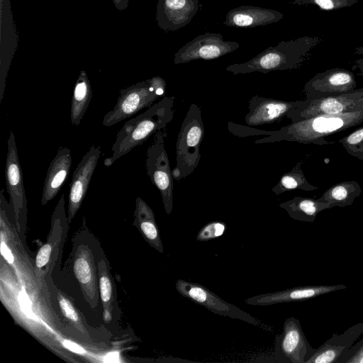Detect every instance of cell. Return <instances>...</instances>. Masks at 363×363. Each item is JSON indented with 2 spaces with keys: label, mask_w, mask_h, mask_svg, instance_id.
<instances>
[{
  "label": "cell",
  "mask_w": 363,
  "mask_h": 363,
  "mask_svg": "<svg viewBox=\"0 0 363 363\" xmlns=\"http://www.w3.org/2000/svg\"><path fill=\"white\" fill-rule=\"evenodd\" d=\"M363 122V110L356 112L320 114L274 130L272 135L255 140V144L281 141L318 145H330L325 137L347 130Z\"/></svg>",
  "instance_id": "1"
},
{
  "label": "cell",
  "mask_w": 363,
  "mask_h": 363,
  "mask_svg": "<svg viewBox=\"0 0 363 363\" xmlns=\"http://www.w3.org/2000/svg\"><path fill=\"white\" fill-rule=\"evenodd\" d=\"M174 96H164L145 112L125 122L118 131L111 151L104 164L111 166L118 159L167 127L174 117Z\"/></svg>",
  "instance_id": "2"
},
{
  "label": "cell",
  "mask_w": 363,
  "mask_h": 363,
  "mask_svg": "<svg viewBox=\"0 0 363 363\" xmlns=\"http://www.w3.org/2000/svg\"><path fill=\"white\" fill-rule=\"evenodd\" d=\"M322 41L323 39L318 36L282 40L276 46L268 47L249 61L230 65L225 69L233 74H239L255 72L266 74L276 70L298 69Z\"/></svg>",
  "instance_id": "3"
},
{
  "label": "cell",
  "mask_w": 363,
  "mask_h": 363,
  "mask_svg": "<svg viewBox=\"0 0 363 363\" xmlns=\"http://www.w3.org/2000/svg\"><path fill=\"white\" fill-rule=\"evenodd\" d=\"M204 136V125L200 107L191 104L182 123L176 143V167L172 170L177 181L190 175L197 167L200 147Z\"/></svg>",
  "instance_id": "4"
},
{
  "label": "cell",
  "mask_w": 363,
  "mask_h": 363,
  "mask_svg": "<svg viewBox=\"0 0 363 363\" xmlns=\"http://www.w3.org/2000/svg\"><path fill=\"white\" fill-rule=\"evenodd\" d=\"M166 88L165 80L156 76L122 89L116 105L104 116L102 124L106 127L113 125L150 108L157 100L164 97Z\"/></svg>",
  "instance_id": "5"
},
{
  "label": "cell",
  "mask_w": 363,
  "mask_h": 363,
  "mask_svg": "<svg viewBox=\"0 0 363 363\" xmlns=\"http://www.w3.org/2000/svg\"><path fill=\"white\" fill-rule=\"evenodd\" d=\"M175 287L181 296L187 298L197 305L205 307L215 314L238 319L264 330L273 332V328L270 325L252 316L236 306L225 301L200 284L179 279L176 281Z\"/></svg>",
  "instance_id": "6"
},
{
  "label": "cell",
  "mask_w": 363,
  "mask_h": 363,
  "mask_svg": "<svg viewBox=\"0 0 363 363\" xmlns=\"http://www.w3.org/2000/svg\"><path fill=\"white\" fill-rule=\"evenodd\" d=\"M166 128L155 133L153 142L146 152L145 168L152 183L160 191L165 212L173 209V177L169 157L164 147Z\"/></svg>",
  "instance_id": "7"
},
{
  "label": "cell",
  "mask_w": 363,
  "mask_h": 363,
  "mask_svg": "<svg viewBox=\"0 0 363 363\" xmlns=\"http://www.w3.org/2000/svg\"><path fill=\"white\" fill-rule=\"evenodd\" d=\"M363 110V87L333 96L319 99H306L299 107L286 117L291 123L320 114H337Z\"/></svg>",
  "instance_id": "8"
},
{
  "label": "cell",
  "mask_w": 363,
  "mask_h": 363,
  "mask_svg": "<svg viewBox=\"0 0 363 363\" xmlns=\"http://www.w3.org/2000/svg\"><path fill=\"white\" fill-rule=\"evenodd\" d=\"M315 350L305 336L300 321L295 317L286 318L281 333L275 337V361L279 363H306Z\"/></svg>",
  "instance_id": "9"
},
{
  "label": "cell",
  "mask_w": 363,
  "mask_h": 363,
  "mask_svg": "<svg viewBox=\"0 0 363 363\" xmlns=\"http://www.w3.org/2000/svg\"><path fill=\"white\" fill-rule=\"evenodd\" d=\"M235 41L225 40L220 33H205L183 45L174 54L175 65L196 60H210L235 51L240 47Z\"/></svg>",
  "instance_id": "10"
},
{
  "label": "cell",
  "mask_w": 363,
  "mask_h": 363,
  "mask_svg": "<svg viewBox=\"0 0 363 363\" xmlns=\"http://www.w3.org/2000/svg\"><path fill=\"white\" fill-rule=\"evenodd\" d=\"M357 82L351 71L333 68L317 73L303 87L306 99H319L337 96L355 89Z\"/></svg>",
  "instance_id": "11"
},
{
  "label": "cell",
  "mask_w": 363,
  "mask_h": 363,
  "mask_svg": "<svg viewBox=\"0 0 363 363\" xmlns=\"http://www.w3.org/2000/svg\"><path fill=\"white\" fill-rule=\"evenodd\" d=\"M101 152L99 145H92L83 156L74 171L69 185L68 198L69 220L74 218L85 198Z\"/></svg>",
  "instance_id": "12"
},
{
  "label": "cell",
  "mask_w": 363,
  "mask_h": 363,
  "mask_svg": "<svg viewBox=\"0 0 363 363\" xmlns=\"http://www.w3.org/2000/svg\"><path fill=\"white\" fill-rule=\"evenodd\" d=\"M0 103H1L8 72L18 48V37L13 18L10 0H0Z\"/></svg>",
  "instance_id": "13"
},
{
  "label": "cell",
  "mask_w": 363,
  "mask_h": 363,
  "mask_svg": "<svg viewBox=\"0 0 363 363\" xmlns=\"http://www.w3.org/2000/svg\"><path fill=\"white\" fill-rule=\"evenodd\" d=\"M346 288L347 286L342 284L296 286L275 292L256 295L246 298L245 302L251 306H267L283 303L303 301Z\"/></svg>",
  "instance_id": "14"
},
{
  "label": "cell",
  "mask_w": 363,
  "mask_h": 363,
  "mask_svg": "<svg viewBox=\"0 0 363 363\" xmlns=\"http://www.w3.org/2000/svg\"><path fill=\"white\" fill-rule=\"evenodd\" d=\"M304 102L305 99L286 101L255 95L249 101V112L245 115V122L250 126L272 123Z\"/></svg>",
  "instance_id": "15"
},
{
  "label": "cell",
  "mask_w": 363,
  "mask_h": 363,
  "mask_svg": "<svg viewBox=\"0 0 363 363\" xmlns=\"http://www.w3.org/2000/svg\"><path fill=\"white\" fill-rule=\"evenodd\" d=\"M199 8V0H158L157 25L164 31L177 30L190 23Z\"/></svg>",
  "instance_id": "16"
},
{
  "label": "cell",
  "mask_w": 363,
  "mask_h": 363,
  "mask_svg": "<svg viewBox=\"0 0 363 363\" xmlns=\"http://www.w3.org/2000/svg\"><path fill=\"white\" fill-rule=\"evenodd\" d=\"M8 152L6 160L5 177L7 191L15 212L18 217L26 206V199L22 169L13 133L10 131L8 140Z\"/></svg>",
  "instance_id": "17"
},
{
  "label": "cell",
  "mask_w": 363,
  "mask_h": 363,
  "mask_svg": "<svg viewBox=\"0 0 363 363\" xmlns=\"http://www.w3.org/2000/svg\"><path fill=\"white\" fill-rule=\"evenodd\" d=\"M362 333L363 323H359L340 335L333 334L330 339L315 348L306 363H337L340 355L347 351Z\"/></svg>",
  "instance_id": "18"
},
{
  "label": "cell",
  "mask_w": 363,
  "mask_h": 363,
  "mask_svg": "<svg viewBox=\"0 0 363 363\" xmlns=\"http://www.w3.org/2000/svg\"><path fill=\"white\" fill-rule=\"evenodd\" d=\"M283 17V13L276 10L240 6L228 12L223 24L229 27L255 28L277 23Z\"/></svg>",
  "instance_id": "19"
},
{
  "label": "cell",
  "mask_w": 363,
  "mask_h": 363,
  "mask_svg": "<svg viewBox=\"0 0 363 363\" xmlns=\"http://www.w3.org/2000/svg\"><path fill=\"white\" fill-rule=\"evenodd\" d=\"M72 165V155L69 148L60 147L50 162L44 181L41 203L46 204L62 189L69 175Z\"/></svg>",
  "instance_id": "20"
},
{
  "label": "cell",
  "mask_w": 363,
  "mask_h": 363,
  "mask_svg": "<svg viewBox=\"0 0 363 363\" xmlns=\"http://www.w3.org/2000/svg\"><path fill=\"white\" fill-rule=\"evenodd\" d=\"M279 207L284 209L291 218L308 223H313L321 211L333 208L328 203L301 196H295L282 202L279 204Z\"/></svg>",
  "instance_id": "21"
},
{
  "label": "cell",
  "mask_w": 363,
  "mask_h": 363,
  "mask_svg": "<svg viewBox=\"0 0 363 363\" xmlns=\"http://www.w3.org/2000/svg\"><path fill=\"white\" fill-rule=\"evenodd\" d=\"M92 89L86 72L82 70L74 84L70 108L71 123L80 124L92 99Z\"/></svg>",
  "instance_id": "22"
},
{
  "label": "cell",
  "mask_w": 363,
  "mask_h": 363,
  "mask_svg": "<svg viewBox=\"0 0 363 363\" xmlns=\"http://www.w3.org/2000/svg\"><path fill=\"white\" fill-rule=\"evenodd\" d=\"M135 203V220L140 229L150 244L162 253L163 246L152 210L140 197L136 198Z\"/></svg>",
  "instance_id": "23"
},
{
  "label": "cell",
  "mask_w": 363,
  "mask_h": 363,
  "mask_svg": "<svg viewBox=\"0 0 363 363\" xmlns=\"http://www.w3.org/2000/svg\"><path fill=\"white\" fill-rule=\"evenodd\" d=\"M361 194V186L357 182L345 181L331 186L318 200L333 207H345L352 205Z\"/></svg>",
  "instance_id": "24"
},
{
  "label": "cell",
  "mask_w": 363,
  "mask_h": 363,
  "mask_svg": "<svg viewBox=\"0 0 363 363\" xmlns=\"http://www.w3.org/2000/svg\"><path fill=\"white\" fill-rule=\"evenodd\" d=\"M318 188V186L308 182L301 168V163L298 162L290 172L281 176L277 184L272 189V191L276 195H279L287 191L294 189L312 191Z\"/></svg>",
  "instance_id": "25"
},
{
  "label": "cell",
  "mask_w": 363,
  "mask_h": 363,
  "mask_svg": "<svg viewBox=\"0 0 363 363\" xmlns=\"http://www.w3.org/2000/svg\"><path fill=\"white\" fill-rule=\"evenodd\" d=\"M339 143L350 155L363 160V127L342 138Z\"/></svg>",
  "instance_id": "26"
},
{
  "label": "cell",
  "mask_w": 363,
  "mask_h": 363,
  "mask_svg": "<svg viewBox=\"0 0 363 363\" xmlns=\"http://www.w3.org/2000/svg\"><path fill=\"white\" fill-rule=\"evenodd\" d=\"M358 0H294L291 3L298 6L313 5L324 11H334L350 7Z\"/></svg>",
  "instance_id": "27"
},
{
  "label": "cell",
  "mask_w": 363,
  "mask_h": 363,
  "mask_svg": "<svg viewBox=\"0 0 363 363\" xmlns=\"http://www.w3.org/2000/svg\"><path fill=\"white\" fill-rule=\"evenodd\" d=\"M226 228V224L223 222L219 220L211 221L199 230L196 240L204 242L215 239L223 235Z\"/></svg>",
  "instance_id": "28"
},
{
  "label": "cell",
  "mask_w": 363,
  "mask_h": 363,
  "mask_svg": "<svg viewBox=\"0 0 363 363\" xmlns=\"http://www.w3.org/2000/svg\"><path fill=\"white\" fill-rule=\"evenodd\" d=\"M337 363H363V338L342 353Z\"/></svg>",
  "instance_id": "29"
},
{
  "label": "cell",
  "mask_w": 363,
  "mask_h": 363,
  "mask_svg": "<svg viewBox=\"0 0 363 363\" xmlns=\"http://www.w3.org/2000/svg\"><path fill=\"white\" fill-rule=\"evenodd\" d=\"M228 130L235 135L239 137H247L251 135H264L267 136L272 135L274 133V130H263L260 129H255L244 125L235 124L233 122H228Z\"/></svg>",
  "instance_id": "30"
},
{
  "label": "cell",
  "mask_w": 363,
  "mask_h": 363,
  "mask_svg": "<svg viewBox=\"0 0 363 363\" xmlns=\"http://www.w3.org/2000/svg\"><path fill=\"white\" fill-rule=\"evenodd\" d=\"M74 271L77 279L82 284H87L91 279V269L88 262L83 257L76 259L74 264Z\"/></svg>",
  "instance_id": "31"
},
{
  "label": "cell",
  "mask_w": 363,
  "mask_h": 363,
  "mask_svg": "<svg viewBox=\"0 0 363 363\" xmlns=\"http://www.w3.org/2000/svg\"><path fill=\"white\" fill-rule=\"evenodd\" d=\"M60 307L64 315L72 321L77 322L79 316L72 303L64 297H61L59 300Z\"/></svg>",
  "instance_id": "32"
},
{
  "label": "cell",
  "mask_w": 363,
  "mask_h": 363,
  "mask_svg": "<svg viewBox=\"0 0 363 363\" xmlns=\"http://www.w3.org/2000/svg\"><path fill=\"white\" fill-rule=\"evenodd\" d=\"M51 250L52 247L50 244L44 245L38 250L35 259V264L38 267H43L48 263L50 259Z\"/></svg>",
  "instance_id": "33"
},
{
  "label": "cell",
  "mask_w": 363,
  "mask_h": 363,
  "mask_svg": "<svg viewBox=\"0 0 363 363\" xmlns=\"http://www.w3.org/2000/svg\"><path fill=\"white\" fill-rule=\"evenodd\" d=\"M100 292L102 301L107 302L111 299L112 294V287L109 279L106 277L100 278Z\"/></svg>",
  "instance_id": "34"
},
{
  "label": "cell",
  "mask_w": 363,
  "mask_h": 363,
  "mask_svg": "<svg viewBox=\"0 0 363 363\" xmlns=\"http://www.w3.org/2000/svg\"><path fill=\"white\" fill-rule=\"evenodd\" d=\"M112 1L113 2L115 7L118 11L125 10L128 7V2H129V0H112Z\"/></svg>",
  "instance_id": "35"
},
{
  "label": "cell",
  "mask_w": 363,
  "mask_h": 363,
  "mask_svg": "<svg viewBox=\"0 0 363 363\" xmlns=\"http://www.w3.org/2000/svg\"><path fill=\"white\" fill-rule=\"evenodd\" d=\"M354 69H358L359 74L363 77V57L354 61Z\"/></svg>",
  "instance_id": "36"
},
{
  "label": "cell",
  "mask_w": 363,
  "mask_h": 363,
  "mask_svg": "<svg viewBox=\"0 0 363 363\" xmlns=\"http://www.w3.org/2000/svg\"><path fill=\"white\" fill-rule=\"evenodd\" d=\"M355 55H363V45L355 48L354 51Z\"/></svg>",
  "instance_id": "37"
}]
</instances>
